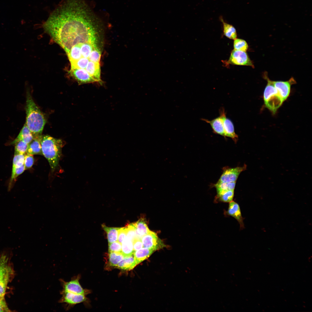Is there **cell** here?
Wrapping results in <instances>:
<instances>
[{
  "mask_svg": "<svg viewBox=\"0 0 312 312\" xmlns=\"http://www.w3.org/2000/svg\"><path fill=\"white\" fill-rule=\"evenodd\" d=\"M99 18L84 0H62L43 27L66 53L79 43L96 44Z\"/></svg>",
  "mask_w": 312,
  "mask_h": 312,
  "instance_id": "1",
  "label": "cell"
},
{
  "mask_svg": "<svg viewBox=\"0 0 312 312\" xmlns=\"http://www.w3.org/2000/svg\"><path fill=\"white\" fill-rule=\"evenodd\" d=\"M25 124L34 137L41 135L46 123L45 118L34 102L28 90L26 93Z\"/></svg>",
  "mask_w": 312,
  "mask_h": 312,
  "instance_id": "2",
  "label": "cell"
},
{
  "mask_svg": "<svg viewBox=\"0 0 312 312\" xmlns=\"http://www.w3.org/2000/svg\"><path fill=\"white\" fill-rule=\"evenodd\" d=\"M40 142L42 155L48 160L52 172L57 167L65 143L61 139L48 135H41Z\"/></svg>",
  "mask_w": 312,
  "mask_h": 312,
  "instance_id": "3",
  "label": "cell"
},
{
  "mask_svg": "<svg viewBox=\"0 0 312 312\" xmlns=\"http://www.w3.org/2000/svg\"><path fill=\"white\" fill-rule=\"evenodd\" d=\"M267 74L266 72H265L263 75L267 82L263 92V101L265 107L275 114L284 101L275 87L273 81L269 79Z\"/></svg>",
  "mask_w": 312,
  "mask_h": 312,
  "instance_id": "4",
  "label": "cell"
},
{
  "mask_svg": "<svg viewBox=\"0 0 312 312\" xmlns=\"http://www.w3.org/2000/svg\"><path fill=\"white\" fill-rule=\"evenodd\" d=\"M62 295L58 302L64 304L65 309L68 310L76 304L84 302L86 300L85 295L74 294L68 292L60 291Z\"/></svg>",
  "mask_w": 312,
  "mask_h": 312,
  "instance_id": "5",
  "label": "cell"
},
{
  "mask_svg": "<svg viewBox=\"0 0 312 312\" xmlns=\"http://www.w3.org/2000/svg\"><path fill=\"white\" fill-rule=\"evenodd\" d=\"M80 277L79 275L74 276L69 281H66L63 279H60L59 280L62 287V291L77 294H86L88 290L83 289L79 283Z\"/></svg>",
  "mask_w": 312,
  "mask_h": 312,
  "instance_id": "6",
  "label": "cell"
},
{
  "mask_svg": "<svg viewBox=\"0 0 312 312\" xmlns=\"http://www.w3.org/2000/svg\"><path fill=\"white\" fill-rule=\"evenodd\" d=\"M226 63L232 65L246 66L254 68L252 61L246 51L233 50Z\"/></svg>",
  "mask_w": 312,
  "mask_h": 312,
  "instance_id": "7",
  "label": "cell"
},
{
  "mask_svg": "<svg viewBox=\"0 0 312 312\" xmlns=\"http://www.w3.org/2000/svg\"><path fill=\"white\" fill-rule=\"evenodd\" d=\"M141 239L144 247L155 251L164 247L162 241L158 237L156 234L151 231L142 236Z\"/></svg>",
  "mask_w": 312,
  "mask_h": 312,
  "instance_id": "8",
  "label": "cell"
},
{
  "mask_svg": "<svg viewBox=\"0 0 312 312\" xmlns=\"http://www.w3.org/2000/svg\"><path fill=\"white\" fill-rule=\"evenodd\" d=\"M245 164L242 167L225 168L222 172L218 182L231 183L236 182L240 173L246 169Z\"/></svg>",
  "mask_w": 312,
  "mask_h": 312,
  "instance_id": "9",
  "label": "cell"
},
{
  "mask_svg": "<svg viewBox=\"0 0 312 312\" xmlns=\"http://www.w3.org/2000/svg\"><path fill=\"white\" fill-rule=\"evenodd\" d=\"M274 85L278 91L282 99L284 101L289 97L291 92L292 85L296 83L293 77L286 81H273Z\"/></svg>",
  "mask_w": 312,
  "mask_h": 312,
  "instance_id": "10",
  "label": "cell"
},
{
  "mask_svg": "<svg viewBox=\"0 0 312 312\" xmlns=\"http://www.w3.org/2000/svg\"><path fill=\"white\" fill-rule=\"evenodd\" d=\"M219 112L220 115L222 120L225 137L231 138L236 142L238 139V136L235 133L233 122L226 117L225 111L223 107L220 109Z\"/></svg>",
  "mask_w": 312,
  "mask_h": 312,
  "instance_id": "11",
  "label": "cell"
},
{
  "mask_svg": "<svg viewBox=\"0 0 312 312\" xmlns=\"http://www.w3.org/2000/svg\"><path fill=\"white\" fill-rule=\"evenodd\" d=\"M224 214L226 216H231L234 218L239 222L241 229L244 228L243 218L242 216L240 208L238 204L232 201L229 203V207L227 211H224Z\"/></svg>",
  "mask_w": 312,
  "mask_h": 312,
  "instance_id": "12",
  "label": "cell"
},
{
  "mask_svg": "<svg viewBox=\"0 0 312 312\" xmlns=\"http://www.w3.org/2000/svg\"><path fill=\"white\" fill-rule=\"evenodd\" d=\"M70 72L72 76L79 83H90L96 82L95 80L85 69L71 68Z\"/></svg>",
  "mask_w": 312,
  "mask_h": 312,
  "instance_id": "13",
  "label": "cell"
},
{
  "mask_svg": "<svg viewBox=\"0 0 312 312\" xmlns=\"http://www.w3.org/2000/svg\"><path fill=\"white\" fill-rule=\"evenodd\" d=\"M203 120L210 125L213 132L215 133L226 137L222 120L220 115L211 120L205 119Z\"/></svg>",
  "mask_w": 312,
  "mask_h": 312,
  "instance_id": "14",
  "label": "cell"
},
{
  "mask_svg": "<svg viewBox=\"0 0 312 312\" xmlns=\"http://www.w3.org/2000/svg\"><path fill=\"white\" fill-rule=\"evenodd\" d=\"M85 70L95 80L96 82L101 83V69L100 63L94 62L90 61Z\"/></svg>",
  "mask_w": 312,
  "mask_h": 312,
  "instance_id": "15",
  "label": "cell"
},
{
  "mask_svg": "<svg viewBox=\"0 0 312 312\" xmlns=\"http://www.w3.org/2000/svg\"><path fill=\"white\" fill-rule=\"evenodd\" d=\"M33 138L32 134L25 123L18 135L10 144H14L17 142L22 140L29 144Z\"/></svg>",
  "mask_w": 312,
  "mask_h": 312,
  "instance_id": "16",
  "label": "cell"
},
{
  "mask_svg": "<svg viewBox=\"0 0 312 312\" xmlns=\"http://www.w3.org/2000/svg\"><path fill=\"white\" fill-rule=\"evenodd\" d=\"M41 135L35 137L32 141L28 144L26 153L31 155H42L40 138Z\"/></svg>",
  "mask_w": 312,
  "mask_h": 312,
  "instance_id": "17",
  "label": "cell"
},
{
  "mask_svg": "<svg viewBox=\"0 0 312 312\" xmlns=\"http://www.w3.org/2000/svg\"><path fill=\"white\" fill-rule=\"evenodd\" d=\"M137 265L133 254L130 256L125 257L116 266L121 270H130Z\"/></svg>",
  "mask_w": 312,
  "mask_h": 312,
  "instance_id": "18",
  "label": "cell"
},
{
  "mask_svg": "<svg viewBox=\"0 0 312 312\" xmlns=\"http://www.w3.org/2000/svg\"><path fill=\"white\" fill-rule=\"evenodd\" d=\"M234 195V190H222L217 192L214 200L215 203H229L233 200Z\"/></svg>",
  "mask_w": 312,
  "mask_h": 312,
  "instance_id": "19",
  "label": "cell"
},
{
  "mask_svg": "<svg viewBox=\"0 0 312 312\" xmlns=\"http://www.w3.org/2000/svg\"><path fill=\"white\" fill-rule=\"evenodd\" d=\"M154 251L152 249L144 247L134 251L133 255L138 264L149 257Z\"/></svg>",
  "mask_w": 312,
  "mask_h": 312,
  "instance_id": "20",
  "label": "cell"
},
{
  "mask_svg": "<svg viewBox=\"0 0 312 312\" xmlns=\"http://www.w3.org/2000/svg\"><path fill=\"white\" fill-rule=\"evenodd\" d=\"M6 252H4L2 255L0 259V280L4 278H9V276L11 273V270L7 264L6 259L7 257Z\"/></svg>",
  "mask_w": 312,
  "mask_h": 312,
  "instance_id": "21",
  "label": "cell"
},
{
  "mask_svg": "<svg viewBox=\"0 0 312 312\" xmlns=\"http://www.w3.org/2000/svg\"><path fill=\"white\" fill-rule=\"evenodd\" d=\"M220 19L222 24L224 35L231 39L234 40L236 38L237 33L235 27L232 25L225 22L222 16L220 17Z\"/></svg>",
  "mask_w": 312,
  "mask_h": 312,
  "instance_id": "22",
  "label": "cell"
},
{
  "mask_svg": "<svg viewBox=\"0 0 312 312\" xmlns=\"http://www.w3.org/2000/svg\"><path fill=\"white\" fill-rule=\"evenodd\" d=\"M133 224L135 228L137 236L140 239L150 231L145 220L143 218H140Z\"/></svg>",
  "mask_w": 312,
  "mask_h": 312,
  "instance_id": "23",
  "label": "cell"
},
{
  "mask_svg": "<svg viewBox=\"0 0 312 312\" xmlns=\"http://www.w3.org/2000/svg\"><path fill=\"white\" fill-rule=\"evenodd\" d=\"M102 227L107 234L109 243L117 241L118 231L120 228L108 227L104 224L102 225Z\"/></svg>",
  "mask_w": 312,
  "mask_h": 312,
  "instance_id": "24",
  "label": "cell"
},
{
  "mask_svg": "<svg viewBox=\"0 0 312 312\" xmlns=\"http://www.w3.org/2000/svg\"><path fill=\"white\" fill-rule=\"evenodd\" d=\"M121 252L125 257L132 255L133 254V241L127 238L121 243Z\"/></svg>",
  "mask_w": 312,
  "mask_h": 312,
  "instance_id": "25",
  "label": "cell"
},
{
  "mask_svg": "<svg viewBox=\"0 0 312 312\" xmlns=\"http://www.w3.org/2000/svg\"><path fill=\"white\" fill-rule=\"evenodd\" d=\"M25 169L24 164L20 167H12L11 175L8 187V190L9 191L11 189L13 182L20 175L24 172Z\"/></svg>",
  "mask_w": 312,
  "mask_h": 312,
  "instance_id": "26",
  "label": "cell"
},
{
  "mask_svg": "<svg viewBox=\"0 0 312 312\" xmlns=\"http://www.w3.org/2000/svg\"><path fill=\"white\" fill-rule=\"evenodd\" d=\"M124 256L121 252H109V262L111 266H116L123 259Z\"/></svg>",
  "mask_w": 312,
  "mask_h": 312,
  "instance_id": "27",
  "label": "cell"
},
{
  "mask_svg": "<svg viewBox=\"0 0 312 312\" xmlns=\"http://www.w3.org/2000/svg\"><path fill=\"white\" fill-rule=\"evenodd\" d=\"M14 154L25 155L27 152L28 144L25 142L20 140L14 144Z\"/></svg>",
  "mask_w": 312,
  "mask_h": 312,
  "instance_id": "28",
  "label": "cell"
},
{
  "mask_svg": "<svg viewBox=\"0 0 312 312\" xmlns=\"http://www.w3.org/2000/svg\"><path fill=\"white\" fill-rule=\"evenodd\" d=\"M236 182L231 183L217 182L214 185L217 192L222 190H234Z\"/></svg>",
  "mask_w": 312,
  "mask_h": 312,
  "instance_id": "29",
  "label": "cell"
},
{
  "mask_svg": "<svg viewBox=\"0 0 312 312\" xmlns=\"http://www.w3.org/2000/svg\"><path fill=\"white\" fill-rule=\"evenodd\" d=\"M233 47L235 50L246 52L248 49V46L244 40L236 38L234 40Z\"/></svg>",
  "mask_w": 312,
  "mask_h": 312,
  "instance_id": "30",
  "label": "cell"
},
{
  "mask_svg": "<svg viewBox=\"0 0 312 312\" xmlns=\"http://www.w3.org/2000/svg\"><path fill=\"white\" fill-rule=\"evenodd\" d=\"M127 238L133 241L137 237L136 229L133 223L130 224L125 227Z\"/></svg>",
  "mask_w": 312,
  "mask_h": 312,
  "instance_id": "31",
  "label": "cell"
},
{
  "mask_svg": "<svg viewBox=\"0 0 312 312\" xmlns=\"http://www.w3.org/2000/svg\"><path fill=\"white\" fill-rule=\"evenodd\" d=\"M101 54V51L97 47H95L90 55L89 59L94 62L100 63Z\"/></svg>",
  "mask_w": 312,
  "mask_h": 312,
  "instance_id": "32",
  "label": "cell"
},
{
  "mask_svg": "<svg viewBox=\"0 0 312 312\" xmlns=\"http://www.w3.org/2000/svg\"><path fill=\"white\" fill-rule=\"evenodd\" d=\"M25 155L22 154H14L12 167H18L24 164Z\"/></svg>",
  "mask_w": 312,
  "mask_h": 312,
  "instance_id": "33",
  "label": "cell"
},
{
  "mask_svg": "<svg viewBox=\"0 0 312 312\" xmlns=\"http://www.w3.org/2000/svg\"><path fill=\"white\" fill-rule=\"evenodd\" d=\"M108 250L110 252H121L122 244L118 241L109 243Z\"/></svg>",
  "mask_w": 312,
  "mask_h": 312,
  "instance_id": "34",
  "label": "cell"
},
{
  "mask_svg": "<svg viewBox=\"0 0 312 312\" xmlns=\"http://www.w3.org/2000/svg\"><path fill=\"white\" fill-rule=\"evenodd\" d=\"M34 162V159L32 155L27 153L25 154L24 165L25 169H29L31 167Z\"/></svg>",
  "mask_w": 312,
  "mask_h": 312,
  "instance_id": "35",
  "label": "cell"
},
{
  "mask_svg": "<svg viewBox=\"0 0 312 312\" xmlns=\"http://www.w3.org/2000/svg\"><path fill=\"white\" fill-rule=\"evenodd\" d=\"M9 278H5L0 280V295L4 298L6 287Z\"/></svg>",
  "mask_w": 312,
  "mask_h": 312,
  "instance_id": "36",
  "label": "cell"
},
{
  "mask_svg": "<svg viewBox=\"0 0 312 312\" xmlns=\"http://www.w3.org/2000/svg\"><path fill=\"white\" fill-rule=\"evenodd\" d=\"M126 238V231L125 227L120 228L118 231V241L121 244Z\"/></svg>",
  "mask_w": 312,
  "mask_h": 312,
  "instance_id": "37",
  "label": "cell"
},
{
  "mask_svg": "<svg viewBox=\"0 0 312 312\" xmlns=\"http://www.w3.org/2000/svg\"><path fill=\"white\" fill-rule=\"evenodd\" d=\"M133 246L134 252L143 247V244L141 239L138 237L133 241Z\"/></svg>",
  "mask_w": 312,
  "mask_h": 312,
  "instance_id": "38",
  "label": "cell"
},
{
  "mask_svg": "<svg viewBox=\"0 0 312 312\" xmlns=\"http://www.w3.org/2000/svg\"><path fill=\"white\" fill-rule=\"evenodd\" d=\"M4 301H5L4 298L2 297L0 295V303H2Z\"/></svg>",
  "mask_w": 312,
  "mask_h": 312,
  "instance_id": "39",
  "label": "cell"
}]
</instances>
